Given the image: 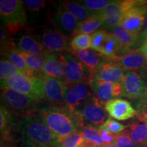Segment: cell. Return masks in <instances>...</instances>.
I'll return each mask as SVG.
<instances>
[{
    "label": "cell",
    "instance_id": "cell-6",
    "mask_svg": "<svg viewBox=\"0 0 147 147\" xmlns=\"http://www.w3.org/2000/svg\"><path fill=\"white\" fill-rule=\"evenodd\" d=\"M74 112L82 119L84 125L95 127L102 126L109 118L104 105L95 95L79 106Z\"/></svg>",
    "mask_w": 147,
    "mask_h": 147
},
{
    "label": "cell",
    "instance_id": "cell-14",
    "mask_svg": "<svg viewBox=\"0 0 147 147\" xmlns=\"http://www.w3.org/2000/svg\"><path fill=\"white\" fill-rule=\"evenodd\" d=\"M125 71L115 61L108 59L95 71L91 79L110 83L121 82Z\"/></svg>",
    "mask_w": 147,
    "mask_h": 147
},
{
    "label": "cell",
    "instance_id": "cell-50",
    "mask_svg": "<svg viewBox=\"0 0 147 147\" xmlns=\"http://www.w3.org/2000/svg\"><path fill=\"white\" fill-rule=\"evenodd\" d=\"M138 147H147V146H138Z\"/></svg>",
    "mask_w": 147,
    "mask_h": 147
},
{
    "label": "cell",
    "instance_id": "cell-31",
    "mask_svg": "<svg viewBox=\"0 0 147 147\" xmlns=\"http://www.w3.org/2000/svg\"><path fill=\"white\" fill-rule=\"evenodd\" d=\"M81 134L83 138L86 140L94 143L98 146L102 147L104 145L100 136V130L95 127L84 125L78 131Z\"/></svg>",
    "mask_w": 147,
    "mask_h": 147
},
{
    "label": "cell",
    "instance_id": "cell-30",
    "mask_svg": "<svg viewBox=\"0 0 147 147\" xmlns=\"http://www.w3.org/2000/svg\"><path fill=\"white\" fill-rule=\"evenodd\" d=\"M23 74L10 61L5 58H1L0 61V79L1 81L8 80L16 75Z\"/></svg>",
    "mask_w": 147,
    "mask_h": 147
},
{
    "label": "cell",
    "instance_id": "cell-37",
    "mask_svg": "<svg viewBox=\"0 0 147 147\" xmlns=\"http://www.w3.org/2000/svg\"><path fill=\"white\" fill-rule=\"evenodd\" d=\"M99 127L105 129L109 131L110 133L115 134V135H117V134L123 131L127 127L124 125L123 124L118 122V121L114 120L111 117H109L106 120V122L102 126Z\"/></svg>",
    "mask_w": 147,
    "mask_h": 147
},
{
    "label": "cell",
    "instance_id": "cell-51",
    "mask_svg": "<svg viewBox=\"0 0 147 147\" xmlns=\"http://www.w3.org/2000/svg\"><path fill=\"white\" fill-rule=\"evenodd\" d=\"M22 147H26V146H22Z\"/></svg>",
    "mask_w": 147,
    "mask_h": 147
},
{
    "label": "cell",
    "instance_id": "cell-29",
    "mask_svg": "<svg viewBox=\"0 0 147 147\" xmlns=\"http://www.w3.org/2000/svg\"><path fill=\"white\" fill-rule=\"evenodd\" d=\"M21 54L23 57L29 69L34 73L36 76V74L38 75V77L42 76V71H43L44 65H45V55H34L27 53L21 52Z\"/></svg>",
    "mask_w": 147,
    "mask_h": 147
},
{
    "label": "cell",
    "instance_id": "cell-40",
    "mask_svg": "<svg viewBox=\"0 0 147 147\" xmlns=\"http://www.w3.org/2000/svg\"><path fill=\"white\" fill-rule=\"evenodd\" d=\"M97 128H98L99 130H100L101 138H102L104 145L114 144L116 136L117 135H115V134L110 133L109 131H107V130L105 129H102L100 127H97Z\"/></svg>",
    "mask_w": 147,
    "mask_h": 147
},
{
    "label": "cell",
    "instance_id": "cell-7",
    "mask_svg": "<svg viewBox=\"0 0 147 147\" xmlns=\"http://www.w3.org/2000/svg\"><path fill=\"white\" fill-rule=\"evenodd\" d=\"M59 57L65 67V82L67 86L90 82L91 73L78 59L67 52L60 53Z\"/></svg>",
    "mask_w": 147,
    "mask_h": 147
},
{
    "label": "cell",
    "instance_id": "cell-10",
    "mask_svg": "<svg viewBox=\"0 0 147 147\" xmlns=\"http://www.w3.org/2000/svg\"><path fill=\"white\" fill-rule=\"evenodd\" d=\"M146 10L140 4V1L124 12L121 26L132 34L140 36L144 26Z\"/></svg>",
    "mask_w": 147,
    "mask_h": 147
},
{
    "label": "cell",
    "instance_id": "cell-47",
    "mask_svg": "<svg viewBox=\"0 0 147 147\" xmlns=\"http://www.w3.org/2000/svg\"><path fill=\"white\" fill-rule=\"evenodd\" d=\"M142 99H144V100H147V82H146V87H145V91H144V97H143Z\"/></svg>",
    "mask_w": 147,
    "mask_h": 147
},
{
    "label": "cell",
    "instance_id": "cell-19",
    "mask_svg": "<svg viewBox=\"0 0 147 147\" xmlns=\"http://www.w3.org/2000/svg\"><path fill=\"white\" fill-rule=\"evenodd\" d=\"M73 53L89 70L91 76L95 71L108 60V59L106 58L104 55L90 49L75 51Z\"/></svg>",
    "mask_w": 147,
    "mask_h": 147
},
{
    "label": "cell",
    "instance_id": "cell-33",
    "mask_svg": "<svg viewBox=\"0 0 147 147\" xmlns=\"http://www.w3.org/2000/svg\"><path fill=\"white\" fill-rule=\"evenodd\" d=\"M84 139L79 131L58 138V144L61 147H78Z\"/></svg>",
    "mask_w": 147,
    "mask_h": 147
},
{
    "label": "cell",
    "instance_id": "cell-8",
    "mask_svg": "<svg viewBox=\"0 0 147 147\" xmlns=\"http://www.w3.org/2000/svg\"><path fill=\"white\" fill-rule=\"evenodd\" d=\"M45 86V98L53 106H65V96L68 86L63 80L42 75Z\"/></svg>",
    "mask_w": 147,
    "mask_h": 147
},
{
    "label": "cell",
    "instance_id": "cell-21",
    "mask_svg": "<svg viewBox=\"0 0 147 147\" xmlns=\"http://www.w3.org/2000/svg\"><path fill=\"white\" fill-rule=\"evenodd\" d=\"M111 34L117 39L122 49L123 53L125 54H126V53L129 51L131 48L139 42V36L132 34L121 25L112 29Z\"/></svg>",
    "mask_w": 147,
    "mask_h": 147
},
{
    "label": "cell",
    "instance_id": "cell-35",
    "mask_svg": "<svg viewBox=\"0 0 147 147\" xmlns=\"http://www.w3.org/2000/svg\"><path fill=\"white\" fill-rule=\"evenodd\" d=\"M108 34V32L104 29H99L92 34L91 45L92 50L100 53L101 48Z\"/></svg>",
    "mask_w": 147,
    "mask_h": 147
},
{
    "label": "cell",
    "instance_id": "cell-44",
    "mask_svg": "<svg viewBox=\"0 0 147 147\" xmlns=\"http://www.w3.org/2000/svg\"><path fill=\"white\" fill-rule=\"evenodd\" d=\"M138 73L141 75V76L144 79V80L146 82H147V65L146 67H144V68H142V69H140V70H139Z\"/></svg>",
    "mask_w": 147,
    "mask_h": 147
},
{
    "label": "cell",
    "instance_id": "cell-43",
    "mask_svg": "<svg viewBox=\"0 0 147 147\" xmlns=\"http://www.w3.org/2000/svg\"><path fill=\"white\" fill-rule=\"evenodd\" d=\"M138 51L147 58V44H144L141 47H140Z\"/></svg>",
    "mask_w": 147,
    "mask_h": 147
},
{
    "label": "cell",
    "instance_id": "cell-22",
    "mask_svg": "<svg viewBox=\"0 0 147 147\" xmlns=\"http://www.w3.org/2000/svg\"><path fill=\"white\" fill-rule=\"evenodd\" d=\"M14 127L13 117L9 110L1 104L0 107V131L1 143H11L13 140L12 131Z\"/></svg>",
    "mask_w": 147,
    "mask_h": 147
},
{
    "label": "cell",
    "instance_id": "cell-48",
    "mask_svg": "<svg viewBox=\"0 0 147 147\" xmlns=\"http://www.w3.org/2000/svg\"><path fill=\"white\" fill-rule=\"evenodd\" d=\"M102 147H117L115 144H108V145H104V146Z\"/></svg>",
    "mask_w": 147,
    "mask_h": 147
},
{
    "label": "cell",
    "instance_id": "cell-4",
    "mask_svg": "<svg viewBox=\"0 0 147 147\" xmlns=\"http://www.w3.org/2000/svg\"><path fill=\"white\" fill-rule=\"evenodd\" d=\"M9 88L39 102L45 97V86L42 78L21 74L8 80L1 81V88Z\"/></svg>",
    "mask_w": 147,
    "mask_h": 147
},
{
    "label": "cell",
    "instance_id": "cell-17",
    "mask_svg": "<svg viewBox=\"0 0 147 147\" xmlns=\"http://www.w3.org/2000/svg\"><path fill=\"white\" fill-rule=\"evenodd\" d=\"M117 63L125 71L140 70L147 65V58L138 50L109 59Z\"/></svg>",
    "mask_w": 147,
    "mask_h": 147
},
{
    "label": "cell",
    "instance_id": "cell-28",
    "mask_svg": "<svg viewBox=\"0 0 147 147\" xmlns=\"http://www.w3.org/2000/svg\"><path fill=\"white\" fill-rule=\"evenodd\" d=\"M62 6L75 16L78 21L82 22L85 21L94 14L81 3H77L76 1H64L62 3Z\"/></svg>",
    "mask_w": 147,
    "mask_h": 147
},
{
    "label": "cell",
    "instance_id": "cell-3",
    "mask_svg": "<svg viewBox=\"0 0 147 147\" xmlns=\"http://www.w3.org/2000/svg\"><path fill=\"white\" fill-rule=\"evenodd\" d=\"M1 100L11 114L22 118L35 115L38 111V101L9 88H1Z\"/></svg>",
    "mask_w": 147,
    "mask_h": 147
},
{
    "label": "cell",
    "instance_id": "cell-13",
    "mask_svg": "<svg viewBox=\"0 0 147 147\" xmlns=\"http://www.w3.org/2000/svg\"><path fill=\"white\" fill-rule=\"evenodd\" d=\"M40 42L48 52L64 53L69 49L67 37L60 31L48 29L45 31L41 36Z\"/></svg>",
    "mask_w": 147,
    "mask_h": 147
},
{
    "label": "cell",
    "instance_id": "cell-5",
    "mask_svg": "<svg viewBox=\"0 0 147 147\" xmlns=\"http://www.w3.org/2000/svg\"><path fill=\"white\" fill-rule=\"evenodd\" d=\"M24 4V1L19 0L0 1L1 19L11 34L17 32L26 23L27 16Z\"/></svg>",
    "mask_w": 147,
    "mask_h": 147
},
{
    "label": "cell",
    "instance_id": "cell-26",
    "mask_svg": "<svg viewBox=\"0 0 147 147\" xmlns=\"http://www.w3.org/2000/svg\"><path fill=\"white\" fill-rule=\"evenodd\" d=\"M100 53L106 57L108 59H111L117 57H121V54L123 53L115 36L111 33L108 32L101 48Z\"/></svg>",
    "mask_w": 147,
    "mask_h": 147
},
{
    "label": "cell",
    "instance_id": "cell-36",
    "mask_svg": "<svg viewBox=\"0 0 147 147\" xmlns=\"http://www.w3.org/2000/svg\"><path fill=\"white\" fill-rule=\"evenodd\" d=\"M111 1L108 0H84L80 2L89 11H97V12H99L106 8Z\"/></svg>",
    "mask_w": 147,
    "mask_h": 147
},
{
    "label": "cell",
    "instance_id": "cell-45",
    "mask_svg": "<svg viewBox=\"0 0 147 147\" xmlns=\"http://www.w3.org/2000/svg\"><path fill=\"white\" fill-rule=\"evenodd\" d=\"M1 147H16L11 144V143H1Z\"/></svg>",
    "mask_w": 147,
    "mask_h": 147
},
{
    "label": "cell",
    "instance_id": "cell-39",
    "mask_svg": "<svg viewBox=\"0 0 147 147\" xmlns=\"http://www.w3.org/2000/svg\"><path fill=\"white\" fill-rule=\"evenodd\" d=\"M24 3L29 10L36 12L45 6L47 1L44 0H25Z\"/></svg>",
    "mask_w": 147,
    "mask_h": 147
},
{
    "label": "cell",
    "instance_id": "cell-2",
    "mask_svg": "<svg viewBox=\"0 0 147 147\" xmlns=\"http://www.w3.org/2000/svg\"><path fill=\"white\" fill-rule=\"evenodd\" d=\"M39 114L58 138L78 131L84 126L80 116L65 106L44 108L40 110Z\"/></svg>",
    "mask_w": 147,
    "mask_h": 147
},
{
    "label": "cell",
    "instance_id": "cell-12",
    "mask_svg": "<svg viewBox=\"0 0 147 147\" xmlns=\"http://www.w3.org/2000/svg\"><path fill=\"white\" fill-rule=\"evenodd\" d=\"M89 84L95 97L104 105L114 97L123 96V94L121 82L110 83L91 79Z\"/></svg>",
    "mask_w": 147,
    "mask_h": 147
},
{
    "label": "cell",
    "instance_id": "cell-27",
    "mask_svg": "<svg viewBox=\"0 0 147 147\" xmlns=\"http://www.w3.org/2000/svg\"><path fill=\"white\" fill-rule=\"evenodd\" d=\"M4 56L6 57L7 59L10 61L16 67L21 70L24 74L27 76H36L34 73L30 70L29 67L27 66L26 62L24 59L21 54V51L17 49H14L12 50L6 51L2 53Z\"/></svg>",
    "mask_w": 147,
    "mask_h": 147
},
{
    "label": "cell",
    "instance_id": "cell-46",
    "mask_svg": "<svg viewBox=\"0 0 147 147\" xmlns=\"http://www.w3.org/2000/svg\"><path fill=\"white\" fill-rule=\"evenodd\" d=\"M140 42L142 45H144V44H147V34L144 37V38H142L141 40H140Z\"/></svg>",
    "mask_w": 147,
    "mask_h": 147
},
{
    "label": "cell",
    "instance_id": "cell-42",
    "mask_svg": "<svg viewBox=\"0 0 147 147\" xmlns=\"http://www.w3.org/2000/svg\"><path fill=\"white\" fill-rule=\"evenodd\" d=\"M78 147H100V146H98L97 145L94 144V143L90 142V141L84 140L83 142H82Z\"/></svg>",
    "mask_w": 147,
    "mask_h": 147
},
{
    "label": "cell",
    "instance_id": "cell-11",
    "mask_svg": "<svg viewBox=\"0 0 147 147\" xmlns=\"http://www.w3.org/2000/svg\"><path fill=\"white\" fill-rule=\"evenodd\" d=\"M94 96L89 82L68 86L65 96V107L74 111L79 106Z\"/></svg>",
    "mask_w": 147,
    "mask_h": 147
},
{
    "label": "cell",
    "instance_id": "cell-25",
    "mask_svg": "<svg viewBox=\"0 0 147 147\" xmlns=\"http://www.w3.org/2000/svg\"><path fill=\"white\" fill-rule=\"evenodd\" d=\"M104 20L102 16L96 12L87 20L78 23V27L74 33V36L80 34L89 35L95 32L97 29L104 25Z\"/></svg>",
    "mask_w": 147,
    "mask_h": 147
},
{
    "label": "cell",
    "instance_id": "cell-1",
    "mask_svg": "<svg viewBox=\"0 0 147 147\" xmlns=\"http://www.w3.org/2000/svg\"><path fill=\"white\" fill-rule=\"evenodd\" d=\"M15 133L26 147H54L58 144V137L39 113L22 118L16 127Z\"/></svg>",
    "mask_w": 147,
    "mask_h": 147
},
{
    "label": "cell",
    "instance_id": "cell-49",
    "mask_svg": "<svg viewBox=\"0 0 147 147\" xmlns=\"http://www.w3.org/2000/svg\"><path fill=\"white\" fill-rule=\"evenodd\" d=\"M54 147H61V146H60L59 145L57 144V146H54Z\"/></svg>",
    "mask_w": 147,
    "mask_h": 147
},
{
    "label": "cell",
    "instance_id": "cell-38",
    "mask_svg": "<svg viewBox=\"0 0 147 147\" xmlns=\"http://www.w3.org/2000/svg\"><path fill=\"white\" fill-rule=\"evenodd\" d=\"M114 144L117 147H138L129 136L126 129L116 136Z\"/></svg>",
    "mask_w": 147,
    "mask_h": 147
},
{
    "label": "cell",
    "instance_id": "cell-41",
    "mask_svg": "<svg viewBox=\"0 0 147 147\" xmlns=\"http://www.w3.org/2000/svg\"><path fill=\"white\" fill-rule=\"evenodd\" d=\"M147 34V11L146 12V14H145V19H144V26H143L142 30L141 32L140 36V40H141L142 38H144V37ZM139 40V41H140Z\"/></svg>",
    "mask_w": 147,
    "mask_h": 147
},
{
    "label": "cell",
    "instance_id": "cell-9",
    "mask_svg": "<svg viewBox=\"0 0 147 147\" xmlns=\"http://www.w3.org/2000/svg\"><path fill=\"white\" fill-rule=\"evenodd\" d=\"M123 89V96L132 100H140L144 97L146 82L136 71H126L121 80Z\"/></svg>",
    "mask_w": 147,
    "mask_h": 147
},
{
    "label": "cell",
    "instance_id": "cell-34",
    "mask_svg": "<svg viewBox=\"0 0 147 147\" xmlns=\"http://www.w3.org/2000/svg\"><path fill=\"white\" fill-rule=\"evenodd\" d=\"M11 34L6 27L1 25L0 27V42H1V54L6 51L16 49L14 43L11 38Z\"/></svg>",
    "mask_w": 147,
    "mask_h": 147
},
{
    "label": "cell",
    "instance_id": "cell-24",
    "mask_svg": "<svg viewBox=\"0 0 147 147\" xmlns=\"http://www.w3.org/2000/svg\"><path fill=\"white\" fill-rule=\"evenodd\" d=\"M126 131L133 142L138 146H147V123L142 121H134Z\"/></svg>",
    "mask_w": 147,
    "mask_h": 147
},
{
    "label": "cell",
    "instance_id": "cell-15",
    "mask_svg": "<svg viewBox=\"0 0 147 147\" xmlns=\"http://www.w3.org/2000/svg\"><path fill=\"white\" fill-rule=\"evenodd\" d=\"M104 108L112 118L119 121H125L136 115V110L127 100L113 99L104 104Z\"/></svg>",
    "mask_w": 147,
    "mask_h": 147
},
{
    "label": "cell",
    "instance_id": "cell-18",
    "mask_svg": "<svg viewBox=\"0 0 147 147\" xmlns=\"http://www.w3.org/2000/svg\"><path fill=\"white\" fill-rule=\"evenodd\" d=\"M45 59L42 75L59 79L65 82V67L59 55L47 52L45 54Z\"/></svg>",
    "mask_w": 147,
    "mask_h": 147
},
{
    "label": "cell",
    "instance_id": "cell-16",
    "mask_svg": "<svg viewBox=\"0 0 147 147\" xmlns=\"http://www.w3.org/2000/svg\"><path fill=\"white\" fill-rule=\"evenodd\" d=\"M124 12L122 1H112L106 8L97 13L102 17L104 26L111 30L121 25Z\"/></svg>",
    "mask_w": 147,
    "mask_h": 147
},
{
    "label": "cell",
    "instance_id": "cell-32",
    "mask_svg": "<svg viewBox=\"0 0 147 147\" xmlns=\"http://www.w3.org/2000/svg\"><path fill=\"white\" fill-rule=\"evenodd\" d=\"M91 36L83 34H78L74 36L69 43L73 52L88 49L89 48H91Z\"/></svg>",
    "mask_w": 147,
    "mask_h": 147
},
{
    "label": "cell",
    "instance_id": "cell-23",
    "mask_svg": "<svg viewBox=\"0 0 147 147\" xmlns=\"http://www.w3.org/2000/svg\"><path fill=\"white\" fill-rule=\"evenodd\" d=\"M18 49L21 52L34 55H45L48 52L41 42L30 35H23L20 38Z\"/></svg>",
    "mask_w": 147,
    "mask_h": 147
},
{
    "label": "cell",
    "instance_id": "cell-20",
    "mask_svg": "<svg viewBox=\"0 0 147 147\" xmlns=\"http://www.w3.org/2000/svg\"><path fill=\"white\" fill-rule=\"evenodd\" d=\"M55 21L60 29V32L65 36L73 34L78 25V20L63 6L59 8L55 15Z\"/></svg>",
    "mask_w": 147,
    "mask_h": 147
}]
</instances>
